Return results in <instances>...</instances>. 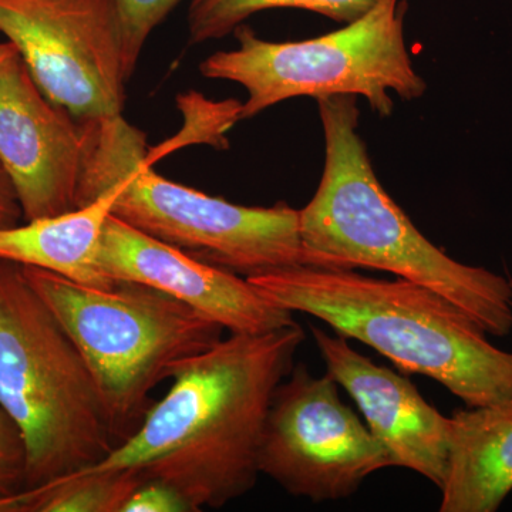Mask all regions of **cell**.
<instances>
[{
    "label": "cell",
    "instance_id": "obj_2",
    "mask_svg": "<svg viewBox=\"0 0 512 512\" xmlns=\"http://www.w3.org/2000/svg\"><path fill=\"white\" fill-rule=\"evenodd\" d=\"M325 168L299 210L305 247L329 268H370L426 286L476 320L487 335H510L512 282L461 264L437 248L387 194L359 134L356 96L322 97Z\"/></svg>",
    "mask_w": 512,
    "mask_h": 512
},
{
    "label": "cell",
    "instance_id": "obj_4",
    "mask_svg": "<svg viewBox=\"0 0 512 512\" xmlns=\"http://www.w3.org/2000/svg\"><path fill=\"white\" fill-rule=\"evenodd\" d=\"M82 170L77 208L114 191L111 214L207 264L249 276L322 266L303 244L299 210L244 207L167 180L148 164L146 133L120 116L79 120Z\"/></svg>",
    "mask_w": 512,
    "mask_h": 512
},
{
    "label": "cell",
    "instance_id": "obj_6",
    "mask_svg": "<svg viewBox=\"0 0 512 512\" xmlns=\"http://www.w3.org/2000/svg\"><path fill=\"white\" fill-rule=\"evenodd\" d=\"M22 269L86 360L117 446L143 423L158 384L217 345L225 330L151 286L93 288L45 269Z\"/></svg>",
    "mask_w": 512,
    "mask_h": 512
},
{
    "label": "cell",
    "instance_id": "obj_12",
    "mask_svg": "<svg viewBox=\"0 0 512 512\" xmlns=\"http://www.w3.org/2000/svg\"><path fill=\"white\" fill-rule=\"evenodd\" d=\"M312 336L329 375L355 400L390 466L416 471L441 490L450 457V417L427 403L409 379L360 355L343 336L319 328H312Z\"/></svg>",
    "mask_w": 512,
    "mask_h": 512
},
{
    "label": "cell",
    "instance_id": "obj_3",
    "mask_svg": "<svg viewBox=\"0 0 512 512\" xmlns=\"http://www.w3.org/2000/svg\"><path fill=\"white\" fill-rule=\"evenodd\" d=\"M269 301L328 323L406 373L443 384L470 409L512 402V353L453 302L407 279L292 266L247 278Z\"/></svg>",
    "mask_w": 512,
    "mask_h": 512
},
{
    "label": "cell",
    "instance_id": "obj_7",
    "mask_svg": "<svg viewBox=\"0 0 512 512\" xmlns=\"http://www.w3.org/2000/svg\"><path fill=\"white\" fill-rule=\"evenodd\" d=\"M406 0H379L362 18L328 35L298 42H268L242 23L238 46L201 63L202 76L241 84L248 99L239 120L295 97L362 96L380 117L393 114L392 94L424 96L404 40Z\"/></svg>",
    "mask_w": 512,
    "mask_h": 512
},
{
    "label": "cell",
    "instance_id": "obj_21",
    "mask_svg": "<svg viewBox=\"0 0 512 512\" xmlns=\"http://www.w3.org/2000/svg\"><path fill=\"white\" fill-rule=\"evenodd\" d=\"M15 52L16 49L13 47L12 43H0V63H2L3 60L8 59V57L13 55Z\"/></svg>",
    "mask_w": 512,
    "mask_h": 512
},
{
    "label": "cell",
    "instance_id": "obj_13",
    "mask_svg": "<svg viewBox=\"0 0 512 512\" xmlns=\"http://www.w3.org/2000/svg\"><path fill=\"white\" fill-rule=\"evenodd\" d=\"M440 512H495L512 491V402L457 410Z\"/></svg>",
    "mask_w": 512,
    "mask_h": 512
},
{
    "label": "cell",
    "instance_id": "obj_20",
    "mask_svg": "<svg viewBox=\"0 0 512 512\" xmlns=\"http://www.w3.org/2000/svg\"><path fill=\"white\" fill-rule=\"evenodd\" d=\"M20 221H23V212L18 195L0 165V229L13 227L20 224Z\"/></svg>",
    "mask_w": 512,
    "mask_h": 512
},
{
    "label": "cell",
    "instance_id": "obj_19",
    "mask_svg": "<svg viewBox=\"0 0 512 512\" xmlns=\"http://www.w3.org/2000/svg\"><path fill=\"white\" fill-rule=\"evenodd\" d=\"M123 512H195L192 505L171 485L143 481L124 505Z\"/></svg>",
    "mask_w": 512,
    "mask_h": 512
},
{
    "label": "cell",
    "instance_id": "obj_15",
    "mask_svg": "<svg viewBox=\"0 0 512 512\" xmlns=\"http://www.w3.org/2000/svg\"><path fill=\"white\" fill-rule=\"evenodd\" d=\"M143 481L133 470L79 471L0 498V512H123Z\"/></svg>",
    "mask_w": 512,
    "mask_h": 512
},
{
    "label": "cell",
    "instance_id": "obj_14",
    "mask_svg": "<svg viewBox=\"0 0 512 512\" xmlns=\"http://www.w3.org/2000/svg\"><path fill=\"white\" fill-rule=\"evenodd\" d=\"M113 204L114 191L107 190L76 210L0 229V261L45 269L93 288H113L119 282L110 281L97 265Z\"/></svg>",
    "mask_w": 512,
    "mask_h": 512
},
{
    "label": "cell",
    "instance_id": "obj_1",
    "mask_svg": "<svg viewBox=\"0 0 512 512\" xmlns=\"http://www.w3.org/2000/svg\"><path fill=\"white\" fill-rule=\"evenodd\" d=\"M305 330L231 333L175 367L173 386L136 433L96 466L171 485L200 512L241 498L258 480L259 447L276 387L295 366Z\"/></svg>",
    "mask_w": 512,
    "mask_h": 512
},
{
    "label": "cell",
    "instance_id": "obj_8",
    "mask_svg": "<svg viewBox=\"0 0 512 512\" xmlns=\"http://www.w3.org/2000/svg\"><path fill=\"white\" fill-rule=\"evenodd\" d=\"M0 33L74 119L123 114L130 76L116 0H0Z\"/></svg>",
    "mask_w": 512,
    "mask_h": 512
},
{
    "label": "cell",
    "instance_id": "obj_16",
    "mask_svg": "<svg viewBox=\"0 0 512 512\" xmlns=\"http://www.w3.org/2000/svg\"><path fill=\"white\" fill-rule=\"evenodd\" d=\"M379 0H192L188 9L191 45L222 39L245 20L268 9H302L335 22L362 18Z\"/></svg>",
    "mask_w": 512,
    "mask_h": 512
},
{
    "label": "cell",
    "instance_id": "obj_10",
    "mask_svg": "<svg viewBox=\"0 0 512 512\" xmlns=\"http://www.w3.org/2000/svg\"><path fill=\"white\" fill-rule=\"evenodd\" d=\"M82 126L47 99L18 50L0 63V165L23 221L77 208Z\"/></svg>",
    "mask_w": 512,
    "mask_h": 512
},
{
    "label": "cell",
    "instance_id": "obj_9",
    "mask_svg": "<svg viewBox=\"0 0 512 512\" xmlns=\"http://www.w3.org/2000/svg\"><path fill=\"white\" fill-rule=\"evenodd\" d=\"M259 473L293 495L320 503L348 498L389 456L342 402L329 373L293 366L276 387L262 431Z\"/></svg>",
    "mask_w": 512,
    "mask_h": 512
},
{
    "label": "cell",
    "instance_id": "obj_5",
    "mask_svg": "<svg viewBox=\"0 0 512 512\" xmlns=\"http://www.w3.org/2000/svg\"><path fill=\"white\" fill-rule=\"evenodd\" d=\"M0 407L28 448L26 487L96 466L117 447L82 353L8 261H0Z\"/></svg>",
    "mask_w": 512,
    "mask_h": 512
},
{
    "label": "cell",
    "instance_id": "obj_18",
    "mask_svg": "<svg viewBox=\"0 0 512 512\" xmlns=\"http://www.w3.org/2000/svg\"><path fill=\"white\" fill-rule=\"evenodd\" d=\"M28 484V448L18 424L0 407V498Z\"/></svg>",
    "mask_w": 512,
    "mask_h": 512
},
{
    "label": "cell",
    "instance_id": "obj_11",
    "mask_svg": "<svg viewBox=\"0 0 512 512\" xmlns=\"http://www.w3.org/2000/svg\"><path fill=\"white\" fill-rule=\"evenodd\" d=\"M97 265L110 281L168 293L229 333H265L295 325L293 313L262 295L247 278L207 264L110 214Z\"/></svg>",
    "mask_w": 512,
    "mask_h": 512
},
{
    "label": "cell",
    "instance_id": "obj_17",
    "mask_svg": "<svg viewBox=\"0 0 512 512\" xmlns=\"http://www.w3.org/2000/svg\"><path fill=\"white\" fill-rule=\"evenodd\" d=\"M124 35V59L128 76L136 70L138 57L153 30L180 0H116Z\"/></svg>",
    "mask_w": 512,
    "mask_h": 512
}]
</instances>
